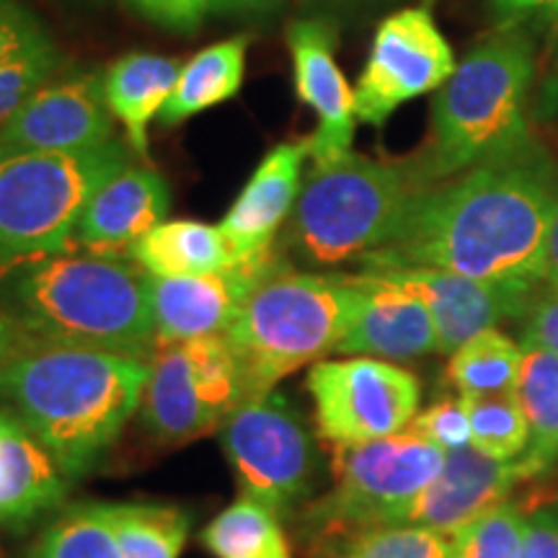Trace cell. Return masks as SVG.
I'll list each match as a JSON object with an SVG mask.
<instances>
[{
  "label": "cell",
  "instance_id": "obj_7",
  "mask_svg": "<svg viewBox=\"0 0 558 558\" xmlns=\"http://www.w3.org/2000/svg\"><path fill=\"white\" fill-rule=\"evenodd\" d=\"M128 163L114 137L88 150L0 153V271L70 251L90 197Z\"/></svg>",
  "mask_w": 558,
  "mask_h": 558
},
{
  "label": "cell",
  "instance_id": "obj_19",
  "mask_svg": "<svg viewBox=\"0 0 558 558\" xmlns=\"http://www.w3.org/2000/svg\"><path fill=\"white\" fill-rule=\"evenodd\" d=\"M311 156L308 137L271 148L239 199L228 209L220 230L235 259L251 262L275 251L277 230L290 218L303 190V160Z\"/></svg>",
  "mask_w": 558,
  "mask_h": 558
},
{
  "label": "cell",
  "instance_id": "obj_41",
  "mask_svg": "<svg viewBox=\"0 0 558 558\" xmlns=\"http://www.w3.org/2000/svg\"><path fill=\"white\" fill-rule=\"evenodd\" d=\"M543 284H558V199L554 209V220H550L548 239H546V256H543L541 269Z\"/></svg>",
  "mask_w": 558,
  "mask_h": 558
},
{
  "label": "cell",
  "instance_id": "obj_25",
  "mask_svg": "<svg viewBox=\"0 0 558 558\" xmlns=\"http://www.w3.org/2000/svg\"><path fill=\"white\" fill-rule=\"evenodd\" d=\"M514 396L530 424V445L520 460L533 478L558 458V354L522 347Z\"/></svg>",
  "mask_w": 558,
  "mask_h": 558
},
{
  "label": "cell",
  "instance_id": "obj_27",
  "mask_svg": "<svg viewBox=\"0 0 558 558\" xmlns=\"http://www.w3.org/2000/svg\"><path fill=\"white\" fill-rule=\"evenodd\" d=\"M202 543L215 558H292L277 514L251 497L222 509L205 527Z\"/></svg>",
  "mask_w": 558,
  "mask_h": 558
},
{
  "label": "cell",
  "instance_id": "obj_12",
  "mask_svg": "<svg viewBox=\"0 0 558 558\" xmlns=\"http://www.w3.org/2000/svg\"><path fill=\"white\" fill-rule=\"evenodd\" d=\"M456 68L450 41L437 29L427 9L390 13L375 32L365 70L354 88L357 120L383 128L407 101L442 88Z\"/></svg>",
  "mask_w": 558,
  "mask_h": 558
},
{
  "label": "cell",
  "instance_id": "obj_22",
  "mask_svg": "<svg viewBox=\"0 0 558 558\" xmlns=\"http://www.w3.org/2000/svg\"><path fill=\"white\" fill-rule=\"evenodd\" d=\"M179 62L153 52L124 54L104 73V96L111 117L128 132L130 148L148 153V124L160 114L179 81Z\"/></svg>",
  "mask_w": 558,
  "mask_h": 558
},
{
  "label": "cell",
  "instance_id": "obj_31",
  "mask_svg": "<svg viewBox=\"0 0 558 558\" xmlns=\"http://www.w3.org/2000/svg\"><path fill=\"white\" fill-rule=\"evenodd\" d=\"M471 418V445L497 460H514L527 450L530 424L518 396L497 393L463 399Z\"/></svg>",
  "mask_w": 558,
  "mask_h": 558
},
{
  "label": "cell",
  "instance_id": "obj_15",
  "mask_svg": "<svg viewBox=\"0 0 558 558\" xmlns=\"http://www.w3.org/2000/svg\"><path fill=\"white\" fill-rule=\"evenodd\" d=\"M427 303L437 329V352L452 354L486 329L525 316L538 282H484L442 269H373Z\"/></svg>",
  "mask_w": 558,
  "mask_h": 558
},
{
  "label": "cell",
  "instance_id": "obj_34",
  "mask_svg": "<svg viewBox=\"0 0 558 558\" xmlns=\"http://www.w3.org/2000/svg\"><path fill=\"white\" fill-rule=\"evenodd\" d=\"M407 429L445 452L471 445V418L463 399H442L432 403L429 409L411 418Z\"/></svg>",
  "mask_w": 558,
  "mask_h": 558
},
{
  "label": "cell",
  "instance_id": "obj_24",
  "mask_svg": "<svg viewBox=\"0 0 558 558\" xmlns=\"http://www.w3.org/2000/svg\"><path fill=\"white\" fill-rule=\"evenodd\" d=\"M246 47V37H233L194 54L181 68L177 86H173L163 111L158 114L160 122L166 128H173V124L186 122L194 114H202V111L233 99L243 86Z\"/></svg>",
  "mask_w": 558,
  "mask_h": 558
},
{
  "label": "cell",
  "instance_id": "obj_18",
  "mask_svg": "<svg viewBox=\"0 0 558 558\" xmlns=\"http://www.w3.org/2000/svg\"><path fill=\"white\" fill-rule=\"evenodd\" d=\"M352 277L362 290L360 308L337 352L386 362H409L437 352L435 320L416 292L373 271Z\"/></svg>",
  "mask_w": 558,
  "mask_h": 558
},
{
  "label": "cell",
  "instance_id": "obj_38",
  "mask_svg": "<svg viewBox=\"0 0 558 558\" xmlns=\"http://www.w3.org/2000/svg\"><path fill=\"white\" fill-rule=\"evenodd\" d=\"M520 558H558V509H538L527 518Z\"/></svg>",
  "mask_w": 558,
  "mask_h": 558
},
{
  "label": "cell",
  "instance_id": "obj_43",
  "mask_svg": "<svg viewBox=\"0 0 558 558\" xmlns=\"http://www.w3.org/2000/svg\"><path fill=\"white\" fill-rule=\"evenodd\" d=\"M271 0H220V9H259Z\"/></svg>",
  "mask_w": 558,
  "mask_h": 558
},
{
  "label": "cell",
  "instance_id": "obj_4",
  "mask_svg": "<svg viewBox=\"0 0 558 558\" xmlns=\"http://www.w3.org/2000/svg\"><path fill=\"white\" fill-rule=\"evenodd\" d=\"M533 81V41L518 26L473 47L432 101L429 148L414 166L418 184L458 177L525 140Z\"/></svg>",
  "mask_w": 558,
  "mask_h": 558
},
{
  "label": "cell",
  "instance_id": "obj_37",
  "mask_svg": "<svg viewBox=\"0 0 558 558\" xmlns=\"http://www.w3.org/2000/svg\"><path fill=\"white\" fill-rule=\"evenodd\" d=\"M558 354V284L535 290L522 316V344Z\"/></svg>",
  "mask_w": 558,
  "mask_h": 558
},
{
  "label": "cell",
  "instance_id": "obj_30",
  "mask_svg": "<svg viewBox=\"0 0 558 558\" xmlns=\"http://www.w3.org/2000/svg\"><path fill=\"white\" fill-rule=\"evenodd\" d=\"M326 558H452L450 535L418 525H380L320 546Z\"/></svg>",
  "mask_w": 558,
  "mask_h": 558
},
{
  "label": "cell",
  "instance_id": "obj_6",
  "mask_svg": "<svg viewBox=\"0 0 558 558\" xmlns=\"http://www.w3.org/2000/svg\"><path fill=\"white\" fill-rule=\"evenodd\" d=\"M401 166L349 156L313 163L292 209L284 248L313 267L360 262L386 246L422 190Z\"/></svg>",
  "mask_w": 558,
  "mask_h": 558
},
{
  "label": "cell",
  "instance_id": "obj_13",
  "mask_svg": "<svg viewBox=\"0 0 558 558\" xmlns=\"http://www.w3.org/2000/svg\"><path fill=\"white\" fill-rule=\"evenodd\" d=\"M288 267L275 248L215 275L150 277V305L158 349L202 337H222L246 300L277 269Z\"/></svg>",
  "mask_w": 558,
  "mask_h": 558
},
{
  "label": "cell",
  "instance_id": "obj_9",
  "mask_svg": "<svg viewBox=\"0 0 558 558\" xmlns=\"http://www.w3.org/2000/svg\"><path fill=\"white\" fill-rule=\"evenodd\" d=\"M243 401L246 388L228 341L202 337L158 349L137 414L160 445H186L220 429Z\"/></svg>",
  "mask_w": 558,
  "mask_h": 558
},
{
  "label": "cell",
  "instance_id": "obj_29",
  "mask_svg": "<svg viewBox=\"0 0 558 558\" xmlns=\"http://www.w3.org/2000/svg\"><path fill=\"white\" fill-rule=\"evenodd\" d=\"M26 558H124L104 505H75L58 514Z\"/></svg>",
  "mask_w": 558,
  "mask_h": 558
},
{
  "label": "cell",
  "instance_id": "obj_40",
  "mask_svg": "<svg viewBox=\"0 0 558 558\" xmlns=\"http://www.w3.org/2000/svg\"><path fill=\"white\" fill-rule=\"evenodd\" d=\"M550 0H492L494 13L501 26H514V21L530 16L535 11H546Z\"/></svg>",
  "mask_w": 558,
  "mask_h": 558
},
{
  "label": "cell",
  "instance_id": "obj_35",
  "mask_svg": "<svg viewBox=\"0 0 558 558\" xmlns=\"http://www.w3.org/2000/svg\"><path fill=\"white\" fill-rule=\"evenodd\" d=\"M52 45L50 34L21 0H0V65Z\"/></svg>",
  "mask_w": 558,
  "mask_h": 558
},
{
  "label": "cell",
  "instance_id": "obj_1",
  "mask_svg": "<svg viewBox=\"0 0 558 558\" xmlns=\"http://www.w3.org/2000/svg\"><path fill=\"white\" fill-rule=\"evenodd\" d=\"M558 199V163L527 135L499 156L422 186L386 246L360 271L442 269L484 282H538Z\"/></svg>",
  "mask_w": 558,
  "mask_h": 558
},
{
  "label": "cell",
  "instance_id": "obj_3",
  "mask_svg": "<svg viewBox=\"0 0 558 558\" xmlns=\"http://www.w3.org/2000/svg\"><path fill=\"white\" fill-rule=\"evenodd\" d=\"M150 362L81 347H19L0 367V407L68 478L94 469L143 399Z\"/></svg>",
  "mask_w": 558,
  "mask_h": 558
},
{
  "label": "cell",
  "instance_id": "obj_8",
  "mask_svg": "<svg viewBox=\"0 0 558 558\" xmlns=\"http://www.w3.org/2000/svg\"><path fill=\"white\" fill-rule=\"evenodd\" d=\"M445 463V450L409 429L383 439L333 445V486L300 509V535L326 543L367 527L396 525Z\"/></svg>",
  "mask_w": 558,
  "mask_h": 558
},
{
  "label": "cell",
  "instance_id": "obj_33",
  "mask_svg": "<svg viewBox=\"0 0 558 558\" xmlns=\"http://www.w3.org/2000/svg\"><path fill=\"white\" fill-rule=\"evenodd\" d=\"M60 52L54 45L34 50L24 58L0 65V128L11 122V117L32 99L60 68Z\"/></svg>",
  "mask_w": 558,
  "mask_h": 558
},
{
  "label": "cell",
  "instance_id": "obj_26",
  "mask_svg": "<svg viewBox=\"0 0 558 558\" xmlns=\"http://www.w3.org/2000/svg\"><path fill=\"white\" fill-rule=\"evenodd\" d=\"M522 365V347L499 329H486L450 354L448 378L460 399L514 393Z\"/></svg>",
  "mask_w": 558,
  "mask_h": 558
},
{
  "label": "cell",
  "instance_id": "obj_42",
  "mask_svg": "<svg viewBox=\"0 0 558 558\" xmlns=\"http://www.w3.org/2000/svg\"><path fill=\"white\" fill-rule=\"evenodd\" d=\"M16 352H19L16 331H13L9 318H5L3 308H0V367H3L5 362H9Z\"/></svg>",
  "mask_w": 558,
  "mask_h": 558
},
{
  "label": "cell",
  "instance_id": "obj_16",
  "mask_svg": "<svg viewBox=\"0 0 558 558\" xmlns=\"http://www.w3.org/2000/svg\"><path fill=\"white\" fill-rule=\"evenodd\" d=\"M288 47L292 54L298 99L316 111L318 128L308 137L313 163H331L352 153L357 104L337 65V32L326 21L300 19L290 24Z\"/></svg>",
  "mask_w": 558,
  "mask_h": 558
},
{
  "label": "cell",
  "instance_id": "obj_5",
  "mask_svg": "<svg viewBox=\"0 0 558 558\" xmlns=\"http://www.w3.org/2000/svg\"><path fill=\"white\" fill-rule=\"evenodd\" d=\"M360 298L352 275L295 271L288 264L264 279L222 333L239 365L246 401L275 390L298 367L337 352Z\"/></svg>",
  "mask_w": 558,
  "mask_h": 558
},
{
  "label": "cell",
  "instance_id": "obj_28",
  "mask_svg": "<svg viewBox=\"0 0 558 558\" xmlns=\"http://www.w3.org/2000/svg\"><path fill=\"white\" fill-rule=\"evenodd\" d=\"M124 558H179L190 535V518L169 505H104Z\"/></svg>",
  "mask_w": 558,
  "mask_h": 558
},
{
  "label": "cell",
  "instance_id": "obj_14",
  "mask_svg": "<svg viewBox=\"0 0 558 558\" xmlns=\"http://www.w3.org/2000/svg\"><path fill=\"white\" fill-rule=\"evenodd\" d=\"M111 111L104 96V73L88 70L41 86L5 128L0 153L88 150L111 140Z\"/></svg>",
  "mask_w": 558,
  "mask_h": 558
},
{
  "label": "cell",
  "instance_id": "obj_44",
  "mask_svg": "<svg viewBox=\"0 0 558 558\" xmlns=\"http://www.w3.org/2000/svg\"><path fill=\"white\" fill-rule=\"evenodd\" d=\"M543 13H546V16H548L550 21H558V0H550L548 9L543 11Z\"/></svg>",
  "mask_w": 558,
  "mask_h": 558
},
{
  "label": "cell",
  "instance_id": "obj_23",
  "mask_svg": "<svg viewBox=\"0 0 558 558\" xmlns=\"http://www.w3.org/2000/svg\"><path fill=\"white\" fill-rule=\"evenodd\" d=\"M128 256L150 277L215 275L239 264L220 226L202 220H163Z\"/></svg>",
  "mask_w": 558,
  "mask_h": 558
},
{
  "label": "cell",
  "instance_id": "obj_32",
  "mask_svg": "<svg viewBox=\"0 0 558 558\" xmlns=\"http://www.w3.org/2000/svg\"><path fill=\"white\" fill-rule=\"evenodd\" d=\"M527 518L512 501L486 509L450 535L452 558H520Z\"/></svg>",
  "mask_w": 558,
  "mask_h": 558
},
{
  "label": "cell",
  "instance_id": "obj_11",
  "mask_svg": "<svg viewBox=\"0 0 558 558\" xmlns=\"http://www.w3.org/2000/svg\"><path fill=\"white\" fill-rule=\"evenodd\" d=\"M318 435L331 445L399 435L418 411L416 375L375 357L324 360L308 373Z\"/></svg>",
  "mask_w": 558,
  "mask_h": 558
},
{
  "label": "cell",
  "instance_id": "obj_20",
  "mask_svg": "<svg viewBox=\"0 0 558 558\" xmlns=\"http://www.w3.org/2000/svg\"><path fill=\"white\" fill-rule=\"evenodd\" d=\"M171 192L150 166L114 173L83 209L75 243L94 254H130V248L169 215Z\"/></svg>",
  "mask_w": 558,
  "mask_h": 558
},
{
  "label": "cell",
  "instance_id": "obj_17",
  "mask_svg": "<svg viewBox=\"0 0 558 558\" xmlns=\"http://www.w3.org/2000/svg\"><path fill=\"white\" fill-rule=\"evenodd\" d=\"M530 478L520 458L497 460L473 445L445 452L442 471L403 509L396 525H418L452 535L486 509L507 501V494Z\"/></svg>",
  "mask_w": 558,
  "mask_h": 558
},
{
  "label": "cell",
  "instance_id": "obj_36",
  "mask_svg": "<svg viewBox=\"0 0 558 558\" xmlns=\"http://www.w3.org/2000/svg\"><path fill=\"white\" fill-rule=\"evenodd\" d=\"M132 11L171 32H194L220 0H128Z\"/></svg>",
  "mask_w": 558,
  "mask_h": 558
},
{
  "label": "cell",
  "instance_id": "obj_10",
  "mask_svg": "<svg viewBox=\"0 0 558 558\" xmlns=\"http://www.w3.org/2000/svg\"><path fill=\"white\" fill-rule=\"evenodd\" d=\"M220 445L243 497L275 514H295L316 484V442L288 396L243 401L220 427Z\"/></svg>",
  "mask_w": 558,
  "mask_h": 558
},
{
  "label": "cell",
  "instance_id": "obj_2",
  "mask_svg": "<svg viewBox=\"0 0 558 558\" xmlns=\"http://www.w3.org/2000/svg\"><path fill=\"white\" fill-rule=\"evenodd\" d=\"M0 308L19 347H81L153 360L150 275L132 256L65 254L0 271Z\"/></svg>",
  "mask_w": 558,
  "mask_h": 558
},
{
  "label": "cell",
  "instance_id": "obj_39",
  "mask_svg": "<svg viewBox=\"0 0 558 558\" xmlns=\"http://www.w3.org/2000/svg\"><path fill=\"white\" fill-rule=\"evenodd\" d=\"M533 117L538 122H546V124H554V128H558V52H556L554 62H550L548 75L541 83L538 96H535Z\"/></svg>",
  "mask_w": 558,
  "mask_h": 558
},
{
  "label": "cell",
  "instance_id": "obj_21",
  "mask_svg": "<svg viewBox=\"0 0 558 558\" xmlns=\"http://www.w3.org/2000/svg\"><path fill=\"white\" fill-rule=\"evenodd\" d=\"M68 481L50 450L0 411V525L32 527L65 499Z\"/></svg>",
  "mask_w": 558,
  "mask_h": 558
}]
</instances>
